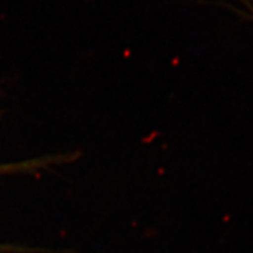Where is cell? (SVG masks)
Instances as JSON below:
<instances>
[{"mask_svg": "<svg viewBox=\"0 0 253 253\" xmlns=\"http://www.w3.org/2000/svg\"><path fill=\"white\" fill-rule=\"evenodd\" d=\"M39 167V162H32V163H20V164H0V175L2 173H11V172H18L23 171V170H30L36 169Z\"/></svg>", "mask_w": 253, "mask_h": 253, "instance_id": "1", "label": "cell"}]
</instances>
